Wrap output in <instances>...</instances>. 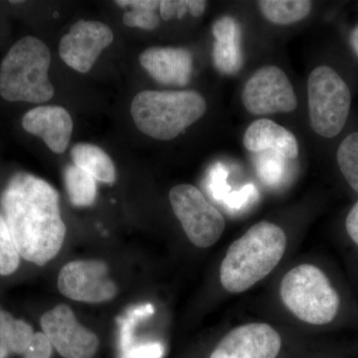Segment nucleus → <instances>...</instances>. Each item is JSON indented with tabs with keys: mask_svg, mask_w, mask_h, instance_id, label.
<instances>
[{
	"mask_svg": "<svg viewBox=\"0 0 358 358\" xmlns=\"http://www.w3.org/2000/svg\"><path fill=\"white\" fill-rule=\"evenodd\" d=\"M1 207L14 245L24 260L44 266L58 255L66 225L53 186L33 174L15 173L2 192Z\"/></svg>",
	"mask_w": 358,
	"mask_h": 358,
	"instance_id": "obj_1",
	"label": "nucleus"
},
{
	"mask_svg": "<svg viewBox=\"0 0 358 358\" xmlns=\"http://www.w3.org/2000/svg\"><path fill=\"white\" fill-rule=\"evenodd\" d=\"M287 248L284 230L274 223L255 224L226 252L220 281L226 291L243 293L267 277L282 260Z\"/></svg>",
	"mask_w": 358,
	"mask_h": 358,
	"instance_id": "obj_2",
	"label": "nucleus"
},
{
	"mask_svg": "<svg viewBox=\"0 0 358 358\" xmlns=\"http://www.w3.org/2000/svg\"><path fill=\"white\" fill-rule=\"evenodd\" d=\"M51 53L33 36L18 40L0 65V96L8 102L40 103L51 100L54 87L48 77Z\"/></svg>",
	"mask_w": 358,
	"mask_h": 358,
	"instance_id": "obj_3",
	"label": "nucleus"
},
{
	"mask_svg": "<svg viewBox=\"0 0 358 358\" xmlns=\"http://www.w3.org/2000/svg\"><path fill=\"white\" fill-rule=\"evenodd\" d=\"M206 109L203 96L195 91H143L131 106L136 128L159 141L178 138L201 119Z\"/></svg>",
	"mask_w": 358,
	"mask_h": 358,
	"instance_id": "obj_4",
	"label": "nucleus"
},
{
	"mask_svg": "<svg viewBox=\"0 0 358 358\" xmlns=\"http://www.w3.org/2000/svg\"><path fill=\"white\" fill-rule=\"evenodd\" d=\"M280 294L282 303L298 319L324 326L338 315L341 299L329 278L310 264L296 266L282 278Z\"/></svg>",
	"mask_w": 358,
	"mask_h": 358,
	"instance_id": "obj_5",
	"label": "nucleus"
},
{
	"mask_svg": "<svg viewBox=\"0 0 358 358\" xmlns=\"http://www.w3.org/2000/svg\"><path fill=\"white\" fill-rule=\"evenodd\" d=\"M310 126L319 136L333 138L345 128L352 108V92L329 66H319L308 79Z\"/></svg>",
	"mask_w": 358,
	"mask_h": 358,
	"instance_id": "obj_6",
	"label": "nucleus"
},
{
	"mask_svg": "<svg viewBox=\"0 0 358 358\" xmlns=\"http://www.w3.org/2000/svg\"><path fill=\"white\" fill-rule=\"evenodd\" d=\"M169 201L186 236L199 248L213 246L222 236L225 220L199 188L190 185L174 186Z\"/></svg>",
	"mask_w": 358,
	"mask_h": 358,
	"instance_id": "obj_7",
	"label": "nucleus"
},
{
	"mask_svg": "<svg viewBox=\"0 0 358 358\" xmlns=\"http://www.w3.org/2000/svg\"><path fill=\"white\" fill-rule=\"evenodd\" d=\"M242 102L256 115L291 113L298 107L293 85L286 73L275 66H266L254 73L245 84Z\"/></svg>",
	"mask_w": 358,
	"mask_h": 358,
	"instance_id": "obj_8",
	"label": "nucleus"
},
{
	"mask_svg": "<svg viewBox=\"0 0 358 358\" xmlns=\"http://www.w3.org/2000/svg\"><path fill=\"white\" fill-rule=\"evenodd\" d=\"M58 289L71 300L89 303L109 301L117 294L108 266L95 260L66 264L59 273Z\"/></svg>",
	"mask_w": 358,
	"mask_h": 358,
	"instance_id": "obj_9",
	"label": "nucleus"
},
{
	"mask_svg": "<svg viewBox=\"0 0 358 358\" xmlns=\"http://www.w3.org/2000/svg\"><path fill=\"white\" fill-rule=\"evenodd\" d=\"M45 336L64 358H92L99 348L95 334L77 322L68 306L59 305L41 317Z\"/></svg>",
	"mask_w": 358,
	"mask_h": 358,
	"instance_id": "obj_10",
	"label": "nucleus"
},
{
	"mask_svg": "<svg viewBox=\"0 0 358 358\" xmlns=\"http://www.w3.org/2000/svg\"><path fill=\"white\" fill-rule=\"evenodd\" d=\"M114 33L99 21L79 20L61 39L59 54L66 64L80 73H87L95 64L103 49L112 44Z\"/></svg>",
	"mask_w": 358,
	"mask_h": 358,
	"instance_id": "obj_11",
	"label": "nucleus"
},
{
	"mask_svg": "<svg viewBox=\"0 0 358 358\" xmlns=\"http://www.w3.org/2000/svg\"><path fill=\"white\" fill-rule=\"evenodd\" d=\"M282 339L267 324H248L226 334L210 358H275Z\"/></svg>",
	"mask_w": 358,
	"mask_h": 358,
	"instance_id": "obj_12",
	"label": "nucleus"
},
{
	"mask_svg": "<svg viewBox=\"0 0 358 358\" xmlns=\"http://www.w3.org/2000/svg\"><path fill=\"white\" fill-rule=\"evenodd\" d=\"M22 127L39 136L55 154H63L72 136L73 121L68 110L59 106H40L26 113Z\"/></svg>",
	"mask_w": 358,
	"mask_h": 358,
	"instance_id": "obj_13",
	"label": "nucleus"
},
{
	"mask_svg": "<svg viewBox=\"0 0 358 358\" xmlns=\"http://www.w3.org/2000/svg\"><path fill=\"white\" fill-rule=\"evenodd\" d=\"M140 63L159 83L183 87L192 79V55L185 48L152 47L141 54Z\"/></svg>",
	"mask_w": 358,
	"mask_h": 358,
	"instance_id": "obj_14",
	"label": "nucleus"
},
{
	"mask_svg": "<svg viewBox=\"0 0 358 358\" xmlns=\"http://www.w3.org/2000/svg\"><path fill=\"white\" fill-rule=\"evenodd\" d=\"M243 143L247 150L255 154L274 150L289 159L299 155L298 141L294 134L268 119L252 122L245 131Z\"/></svg>",
	"mask_w": 358,
	"mask_h": 358,
	"instance_id": "obj_15",
	"label": "nucleus"
},
{
	"mask_svg": "<svg viewBox=\"0 0 358 358\" xmlns=\"http://www.w3.org/2000/svg\"><path fill=\"white\" fill-rule=\"evenodd\" d=\"M213 64L224 75H235L243 65L241 50V29L231 16L219 18L213 25Z\"/></svg>",
	"mask_w": 358,
	"mask_h": 358,
	"instance_id": "obj_16",
	"label": "nucleus"
},
{
	"mask_svg": "<svg viewBox=\"0 0 358 358\" xmlns=\"http://www.w3.org/2000/svg\"><path fill=\"white\" fill-rule=\"evenodd\" d=\"M71 157L75 166L93 176L101 182L113 185L117 178L114 162L109 155L91 143H77L71 150Z\"/></svg>",
	"mask_w": 358,
	"mask_h": 358,
	"instance_id": "obj_17",
	"label": "nucleus"
},
{
	"mask_svg": "<svg viewBox=\"0 0 358 358\" xmlns=\"http://www.w3.org/2000/svg\"><path fill=\"white\" fill-rule=\"evenodd\" d=\"M258 6L266 20L280 25L300 22L313 8L308 0H263L258 1Z\"/></svg>",
	"mask_w": 358,
	"mask_h": 358,
	"instance_id": "obj_18",
	"label": "nucleus"
},
{
	"mask_svg": "<svg viewBox=\"0 0 358 358\" xmlns=\"http://www.w3.org/2000/svg\"><path fill=\"white\" fill-rule=\"evenodd\" d=\"M66 190L71 203L77 207H88L95 202L96 196V179L75 164L64 169Z\"/></svg>",
	"mask_w": 358,
	"mask_h": 358,
	"instance_id": "obj_19",
	"label": "nucleus"
},
{
	"mask_svg": "<svg viewBox=\"0 0 358 358\" xmlns=\"http://www.w3.org/2000/svg\"><path fill=\"white\" fill-rule=\"evenodd\" d=\"M0 334L6 338L9 352L23 355L31 343L34 331L24 320H15L11 313L0 310Z\"/></svg>",
	"mask_w": 358,
	"mask_h": 358,
	"instance_id": "obj_20",
	"label": "nucleus"
},
{
	"mask_svg": "<svg viewBox=\"0 0 358 358\" xmlns=\"http://www.w3.org/2000/svg\"><path fill=\"white\" fill-rule=\"evenodd\" d=\"M336 160L346 182L358 193V131L348 134L341 141Z\"/></svg>",
	"mask_w": 358,
	"mask_h": 358,
	"instance_id": "obj_21",
	"label": "nucleus"
},
{
	"mask_svg": "<svg viewBox=\"0 0 358 358\" xmlns=\"http://www.w3.org/2000/svg\"><path fill=\"white\" fill-rule=\"evenodd\" d=\"M20 255L3 216L0 214V275H9L17 270Z\"/></svg>",
	"mask_w": 358,
	"mask_h": 358,
	"instance_id": "obj_22",
	"label": "nucleus"
},
{
	"mask_svg": "<svg viewBox=\"0 0 358 358\" xmlns=\"http://www.w3.org/2000/svg\"><path fill=\"white\" fill-rule=\"evenodd\" d=\"M262 152L256 160L259 176L268 185L278 182L286 171V157L274 150Z\"/></svg>",
	"mask_w": 358,
	"mask_h": 358,
	"instance_id": "obj_23",
	"label": "nucleus"
},
{
	"mask_svg": "<svg viewBox=\"0 0 358 358\" xmlns=\"http://www.w3.org/2000/svg\"><path fill=\"white\" fill-rule=\"evenodd\" d=\"M155 308L152 305L141 306L129 310L124 319L120 320L119 345L122 352L133 346L134 327L138 320L152 315Z\"/></svg>",
	"mask_w": 358,
	"mask_h": 358,
	"instance_id": "obj_24",
	"label": "nucleus"
},
{
	"mask_svg": "<svg viewBox=\"0 0 358 358\" xmlns=\"http://www.w3.org/2000/svg\"><path fill=\"white\" fill-rule=\"evenodd\" d=\"M122 22L128 27H138L143 30H155L159 25V16L155 11L131 9L122 16Z\"/></svg>",
	"mask_w": 358,
	"mask_h": 358,
	"instance_id": "obj_25",
	"label": "nucleus"
},
{
	"mask_svg": "<svg viewBox=\"0 0 358 358\" xmlns=\"http://www.w3.org/2000/svg\"><path fill=\"white\" fill-rule=\"evenodd\" d=\"M227 176V171L222 164H217L212 167L208 176V187L214 199L217 200L224 199V195L228 190L227 183H226Z\"/></svg>",
	"mask_w": 358,
	"mask_h": 358,
	"instance_id": "obj_26",
	"label": "nucleus"
},
{
	"mask_svg": "<svg viewBox=\"0 0 358 358\" xmlns=\"http://www.w3.org/2000/svg\"><path fill=\"white\" fill-rule=\"evenodd\" d=\"M52 348L50 341L44 333L34 334L31 343L23 353V358H50Z\"/></svg>",
	"mask_w": 358,
	"mask_h": 358,
	"instance_id": "obj_27",
	"label": "nucleus"
},
{
	"mask_svg": "<svg viewBox=\"0 0 358 358\" xmlns=\"http://www.w3.org/2000/svg\"><path fill=\"white\" fill-rule=\"evenodd\" d=\"M160 17L169 21L173 17L182 20L188 11V0H162L159 3Z\"/></svg>",
	"mask_w": 358,
	"mask_h": 358,
	"instance_id": "obj_28",
	"label": "nucleus"
},
{
	"mask_svg": "<svg viewBox=\"0 0 358 358\" xmlns=\"http://www.w3.org/2000/svg\"><path fill=\"white\" fill-rule=\"evenodd\" d=\"M164 352V346L160 343H145L131 346L126 352H122L121 358H162Z\"/></svg>",
	"mask_w": 358,
	"mask_h": 358,
	"instance_id": "obj_29",
	"label": "nucleus"
},
{
	"mask_svg": "<svg viewBox=\"0 0 358 358\" xmlns=\"http://www.w3.org/2000/svg\"><path fill=\"white\" fill-rule=\"evenodd\" d=\"M256 193L255 187L253 185H249L244 186L240 192H235L230 193L227 197H226L225 202L230 208L239 209L245 203L248 202V200L251 197L254 196Z\"/></svg>",
	"mask_w": 358,
	"mask_h": 358,
	"instance_id": "obj_30",
	"label": "nucleus"
},
{
	"mask_svg": "<svg viewBox=\"0 0 358 358\" xmlns=\"http://www.w3.org/2000/svg\"><path fill=\"white\" fill-rule=\"evenodd\" d=\"M345 228L348 236L358 247V201L353 205L346 216Z\"/></svg>",
	"mask_w": 358,
	"mask_h": 358,
	"instance_id": "obj_31",
	"label": "nucleus"
},
{
	"mask_svg": "<svg viewBox=\"0 0 358 358\" xmlns=\"http://www.w3.org/2000/svg\"><path fill=\"white\" fill-rule=\"evenodd\" d=\"M121 7H131L133 9L155 11L159 8L160 1L157 0H119L115 1Z\"/></svg>",
	"mask_w": 358,
	"mask_h": 358,
	"instance_id": "obj_32",
	"label": "nucleus"
},
{
	"mask_svg": "<svg viewBox=\"0 0 358 358\" xmlns=\"http://www.w3.org/2000/svg\"><path fill=\"white\" fill-rule=\"evenodd\" d=\"M207 2L204 0H188V11L194 17H200L204 13Z\"/></svg>",
	"mask_w": 358,
	"mask_h": 358,
	"instance_id": "obj_33",
	"label": "nucleus"
},
{
	"mask_svg": "<svg viewBox=\"0 0 358 358\" xmlns=\"http://www.w3.org/2000/svg\"><path fill=\"white\" fill-rule=\"evenodd\" d=\"M350 43L353 52H355V55L358 58V24L353 28L350 37Z\"/></svg>",
	"mask_w": 358,
	"mask_h": 358,
	"instance_id": "obj_34",
	"label": "nucleus"
},
{
	"mask_svg": "<svg viewBox=\"0 0 358 358\" xmlns=\"http://www.w3.org/2000/svg\"><path fill=\"white\" fill-rule=\"evenodd\" d=\"M9 348L6 338L0 334V358H6L8 355Z\"/></svg>",
	"mask_w": 358,
	"mask_h": 358,
	"instance_id": "obj_35",
	"label": "nucleus"
},
{
	"mask_svg": "<svg viewBox=\"0 0 358 358\" xmlns=\"http://www.w3.org/2000/svg\"><path fill=\"white\" fill-rule=\"evenodd\" d=\"M23 1H10V3H13V4H15V3H22Z\"/></svg>",
	"mask_w": 358,
	"mask_h": 358,
	"instance_id": "obj_36",
	"label": "nucleus"
}]
</instances>
